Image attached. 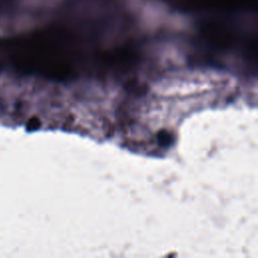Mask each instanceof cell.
Listing matches in <instances>:
<instances>
[{"label":"cell","mask_w":258,"mask_h":258,"mask_svg":"<svg viewBox=\"0 0 258 258\" xmlns=\"http://www.w3.org/2000/svg\"><path fill=\"white\" fill-rule=\"evenodd\" d=\"M8 66L19 73L63 81L82 73L87 66L109 69L110 52L86 53L71 31L48 28L5 41Z\"/></svg>","instance_id":"obj_1"},{"label":"cell","mask_w":258,"mask_h":258,"mask_svg":"<svg viewBox=\"0 0 258 258\" xmlns=\"http://www.w3.org/2000/svg\"><path fill=\"white\" fill-rule=\"evenodd\" d=\"M194 9H234L248 4L251 0H176Z\"/></svg>","instance_id":"obj_2"},{"label":"cell","mask_w":258,"mask_h":258,"mask_svg":"<svg viewBox=\"0 0 258 258\" xmlns=\"http://www.w3.org/2000/svg\"><path fill=\"white\" fill-rule=\"evenodd\" d=\"M8 66L5 41H0V71Z\"/></svg>","instance_id":"obj_3"}]
</instances>
